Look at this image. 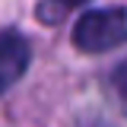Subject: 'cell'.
<instances>
[{
	"label": "cell",
	"instance_id": "1",
	"mask_svg": "<svg viewBox=\"0 0 127 127\" xmlns=\"http://www.w3.org/2000/svg\"><path fill=\"white\" fill-rule=\"evenodd\" d=\"M124 41H127V10H121V6L89 10L73 26V45L79 51H89V54L111 51Z\"/></svg>",
	"mask_w": 127,
	"mask_h": 127
},
{
	"label": "cell",
	"instance_id": "2",
	"mask_svg": "<svg viewBox=\"0 0 127 127\" xmlns=\"http://www.w3.org/2000/svg\"><path fill=\"white\" fill-rule=\"evenodd\" d=\"M29 61H32L29 41L16 29H3L0 32V92H6L16 79L26 73Z\"/></svg>",
	"mask_w": 127,
	"mask_h": 127
},
{
	"label": "cell",
	"instance_id": "3",
	"mask_svg": "<svg viewBox=\"0 0 127 127\" xmlns=\"http://www.w3.org/2000/svg\"><path fill=\"white\" fill-rule=\"evenodd\" d=\"M79 3H86V0H48V3H41V19L45 22H54V19H61L67 10H73V6H79Z\"/></svg>",
	"mask_w": 127,
	"mask_h": 127
},
{
	"label": "cell",
	"instance_id": "4",
	"mask_svg": "<svg viewBox=\"0 0 127 127\" xmlns=\"http://www.w3.org/2000/svg\"><path fill=\"white\" fill-rule=\"evenodd\" d=\"M114 89H118V92H121V98L127 102V61L114 70Z\"/></svg>",
	"mask_w": 127,
	"mask_h": 127
}]
</instances>
